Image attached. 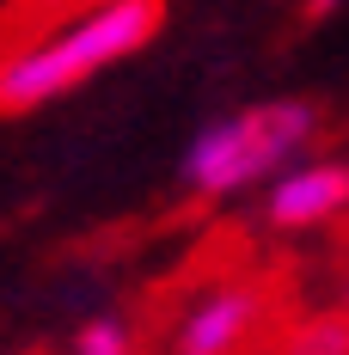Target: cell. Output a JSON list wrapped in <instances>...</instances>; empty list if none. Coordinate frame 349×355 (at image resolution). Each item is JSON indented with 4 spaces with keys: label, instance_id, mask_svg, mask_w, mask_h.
<instances>
[{
    "label": "cell",
    "instance_id": "cell-1",
    "mask_svg": "<svg viewBox=\"0 0 349 355\" xmlns=\"http://www.w3.org/2000/svg\"><path fill=\"white\" fill-rule=\"evenodd\" d=\"M160 25H166V0H92V6L68 12L49 37L19 43L0 62V116H31V110L80 92L105 68L141 55L160 37Z\"/></svg>",
    "mask_w": 349,
    "mask_h": 355
},
{
    "label": "cell",
    "instance_id": "cell-2",
    "mask_svg": "<svg viewBox=\"0 0 349 355\" xmlns=\"http://www.w3.org/2000/svg\"><path fill=\"white\" fill-rule=\"evenodd\" d=\"M318 135L313 98H257L227 116H209L184 147V190L190 196H239L251 184H270L282 166H294Z\"/></svg>",
    "mask_w": 349,
    "mask_h": 355
},
{
    "label": "cell",
    "instance_id": "cell-3",
    "mask_svg": "<svg viewBox=\"0 0 349 355\" xmlns=\"http://www.w3.org/2000/svg\"><path fill=\"white\" fill-rule=\"evenodd\" d=\"M349 209V159H294L270 178L264 190V220L282 233H300V227H325Z\"/></svg>",
    "mask_w": 349,
    "mask_h": 355
},
{
    "label": "cell",
    "instance_id": "cell-4",
    "mask_svg": "<svg viewBox=\"0 0 349 355\" xmlns=\"http://www.w3.org/2000/svg\"><path fill=\"white\" fill-rule=\"evenodd\" d=\"M257 319H264V288L257 282H221L178 319L172 355H233L257 331Z\"/></svg>",
    "mask_w": 349,
    "mask_h": 355
},
{
    "label": "cell",
    "instance_id": "cell-5",
    "mask_svg": "<svg viewBox=\"0 0 349 355\" xmlns=\"http://www.w3.org/2000/svg\"><path fill=\"white\" fill-rule=\"evenodd\" d=\"M288 355H349V313H313L288 337Z\"/></svg>",
    "mask_w": 349,
    "mask_h": 355
},
{
    "label": "cell",
    "instance_id": "cell-6",
    "mask_svg": "<svg viewBox=\"0 0 349 355\" xmlns=\"http://www.w3.org/2000/svg\"><path fill=\"white\" fill-rule=\"evenodd\" d=\"M74 355H135V331L123 313H99L74 331Z\"/></svg>",
    "mask_w": 349,
    "mask_h": 355
},
{
    "label": "cell",
    "instance_id": "cell-7",
    "mask_svg": "<svg viewBox=\"0 0 349 355\" xmlns=\"http://www.w3.org/2000/svg\"><path fill=\"white\" fill-rule=\"evenodd\" d=\"M337 6H343V0H307V19H313V25H318V19H331Z\"/></svg>",
    "mask_w": 349,
    "mask_h": 355
},
{
    "label": "cell",
    "instance_id": "cell-8",
    "mask_svg": "<svg viewBox=\"0 0 349 355\" xmlns=\"http://www.w3.org/2000/svg\"><path fill=\"white\" fill-rule=\"evenodd\" d=\"M343 313H349V288H343Z\"/></svg>",
    "mask_w": 349,
    "mask_h": 355
}]
</instances>
